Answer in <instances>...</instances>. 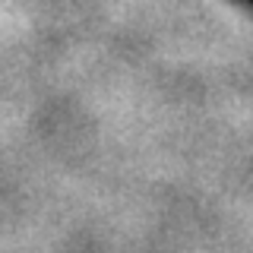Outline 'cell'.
<instances>
[{"label": "cell", "mask_w": 253, "mask_h": 253, "mask_svg": "<svg viewBox=\"0 0 253 253\" xmlns=\"http://www.w3.org/2000/svg\"><path fill=\"white\" fill-rule=\"evenodd\" d=\"M241 3H247V6H250V10H253V0H241Z\"/></svg>", "instance_id": "1"}]
</instances>
